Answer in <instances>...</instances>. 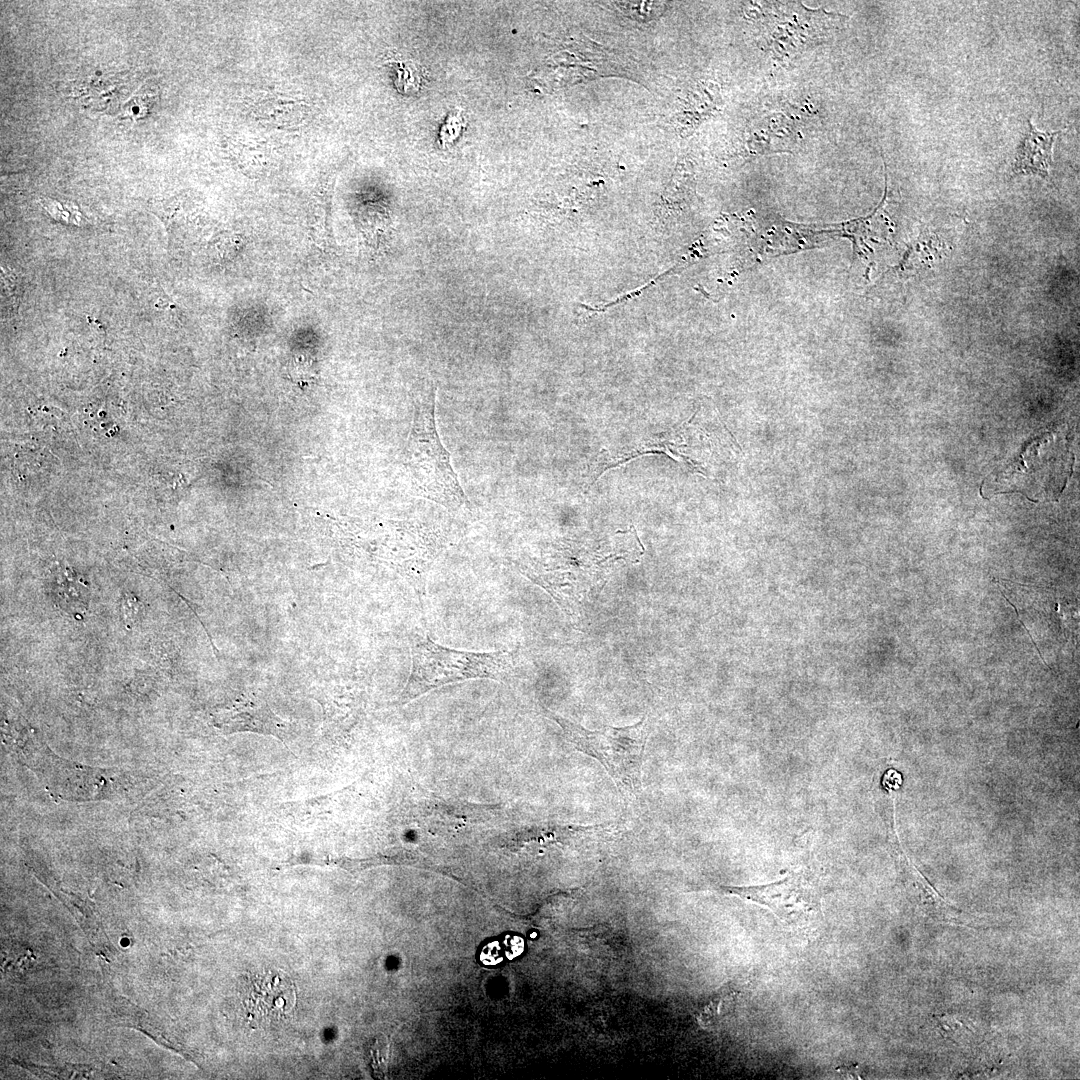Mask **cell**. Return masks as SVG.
<instances>
[{"label":"cell","mask_w":1080,"mask_h":1080,"mask_svg":"<svg viewBox=\"0 0 1080 1080\" xmlns=\"http://www.w3.org/2000/svg\"><path fill=\"white\" fill-rule=\"evenodd\" d=\"M241 1000L247 1021L252 1027H259L291 1015L296 1005V989L285 972L268 970L246 979Z\"/></svg>","instance_id":"obj_7"},{"label":"cell","mask_w":1080,"mask_h":1080,"mask_svg":"<svg viewBox=\"0 0 1080 1080\" xmlns=\"http://www.w3.org/2000/svg\"><path fill=\"white\" fill-rule=\"evenodd\" d=\"M615 7L631 18L646 20L658 17L664 11L662 2H614Z\"/></svg>","instance_id":"obj_11"},{"label":"cell","mask_w":1080,"mask_h":1080,"mask_svg":"<svg viewBox=\"0 0 1080 1080\" xmlns=\"http://www.w3.org/2000/svg\"><path fill=\"white\" fill-rule=\"evenodd\" d=\"M1029 126L1030 130L1017 151L1013 172L1046 177L1053 161V143L1059 131H1040L1031 121Z\"/></svg>","instance_id":"obj_9"},{"label":"cell","mask_w":1080,"mask_h":1080,"mask_svg":"<svg viewBox=\"0 0 1080 1080\" xmlns=\"http://www.w3.org/2000/svg\"><path fill=\"white\" fill-rule=\"evenodd\" d=\"M512 655L503 651L470 652L443 647L428 636L412 640V669L403 701L446 684L477 678L499 679L510 669Z\"/></svg>","instance_id":"obj_4"},{"label":"cell","mask_w":1080,"mask_h":1080,"mask_svg":"<svg viewBox=\"0 0 1080 1080\" xmlns=\"http://www.w3.org/2000/svg\"><path fill=\"white\" fill-rule=\"evenodd\" d=\"M405 466L415 496L435 502L449 511L468 505L450 454L442 444L435 421V391L419 393L405 454Z\"/></svg>","instance_id":"obj_1"},{"label":"cell","mask_w":1080,"mask_h":1080,"mask_svg":"<svg viewBox=\"0 0 1080 1080\" xmlns=\"http://www.w3.org/2000/svg\"><path fill=\"white\" fill-rule=\"evenodd\" d=\"M761 24L776 54L786 55L802 49L824 36L836 22V14L805 9L795 3H763Z\"/></svg>","instance_id":"obj_6"},{"label":"cell","mask_w":1080,"mask_h":1080,"mask_svg":"<svg viewBox=\"0 0 1080 1080\" xmlns=\"http://www.w3.org/2000/svg\"><path fill=\"white\" fill-rule=\"evenodd\" d=\"M545 713L562 728L565 738L578 751L603 766L623 794L637 796L640 793L648 736L646 717L629 726H603L601 729L588 730L547 709Z\"/></svg>","instance_id":"obj_3"},{"label":"cell","mask_w":1080,"mask_h":1080,"mask_svg":"<svg viewBox=\"0 0 1080 1080\" xmlns=\"http://www.w3.org/2000/svg\"><path fill=\"white\" fill-rule=\"evenodd\" d=\"M727 894L768 907L795 929H807L821 917V892L810 874L793 872L782 880L756 886H721Z\"/></svg>","instance_id":"obj_5"},{"label":"cell","mask_w":1080,"mask_h":1080,"mask_svg":"<svg viewBox=\"0 0 1080 1080\" xmlns=\"http://www.w3.org/2000/svg\"><path fill=\"white\" fill-rule=\"evenodd\" d=\"M721 95L716 84L699 82L681 99L675 116L676 129L682 136L694 131L718 109Z\"/></svg>","instance_id":"obj_8"},{"label":"cell","mask_w":1080,"mask_h":1080,"mask_svg":"<svg viewBox=\"0 0 1080 1080\" xmlns=\"http://www.w3.org/2000/svg\"><path fill=\"white\" fill-rule=\"evenodd\" d=\"M1073 462L1068 433L1061 428L1048 430L990 475L982 485V494L1019 492L1035 502L1055 500L1066 486Z\"/></svg>","instance_id":"obj_2"},{"label":"cell","mask_w":1080,"mask_h":1080,"mask_svg":"<svg viewBox=\"0 0 1080 1080\" xmlns=\"http://www.w3.org/2000/svg\"><path fill=\"white\" fill-rule=\"evenodd\" d=\"M143 605L132 593H126L122 598L121 612L124 623L132 626L142 615Z\"/></svg>","instance_id":"obj_12"},{"label":"cell","mask_w":1080,"mask_h":1080,"mask_svg":"<svg viewBox=\"0 0 1080 1080\" xmlns=\"http://www.w3.org/2000/svg\"><path fill=\"white\" fill-rule=\"evenodd\" d=\"M901 775L893 769L884 775L883 784L886 788L897 789L901 785Z\"/></svg>","instance_id":"obj_13"},{"label":"cell","mask_w":1080,"mask_h":1080,"mask_svg":"<svg viewBox=\"0 0 1080 1080\" xmlns=\"http://www.w3.org/2000/svg\"><path fill=\"white\" fill-rule=\"evenodd\" d=\"M54 602L64 611L82 619L85 616L89 598V583L69 568L57 569L48 583Z\"/></svg>","instance_id":"obj_10"}]
</instances>
